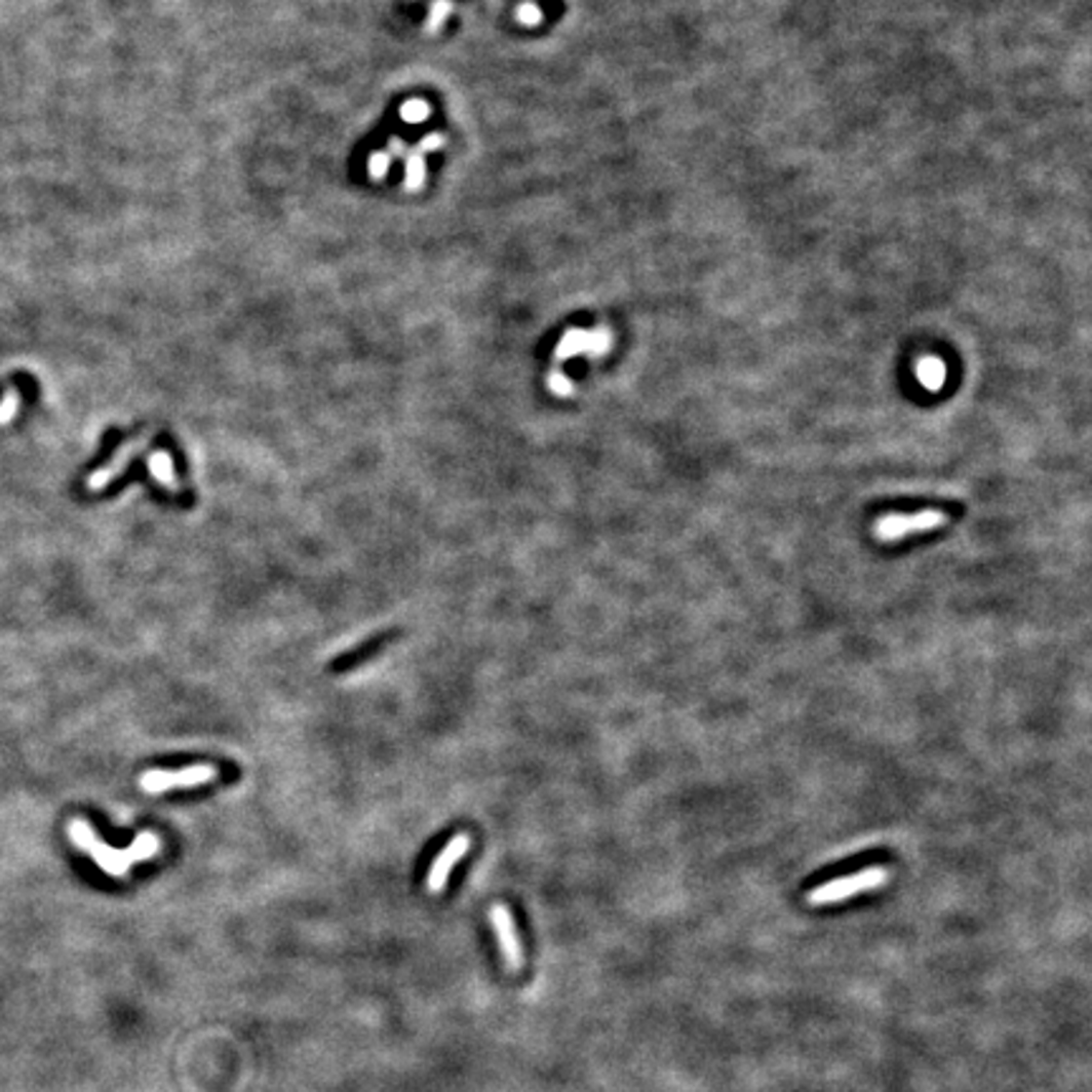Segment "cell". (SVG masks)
I'll list each match as a JSON object with an SVG mask.
<instances>
[{
  "mask_svg": "<svg viewBox=\"0 0 1092 1092\" xmlns=\"http://www.w3.org/2000/svg\"><path fill=\"white\" fill-rule=\"evenodd\" d=\"M400 114H402V119H405V122L418 124V122H423V119H428L430 107H428V102H423V100H410V102L402 104Z\"/></svg>",
  "mask_w": 1092,
  "mask_h": 1092,
  "instance_id": "8fae6325",
  "label": "cell"
},
{
  "mask_svg": "<svg viewBox=\"0 0 1092 1092\" xmlns=\"http://www.w3.org/2000/svg\"><path fill=\"white\" fill-rule=\"evenodd\" d=\"M86 853L94 857V862L104 872H109V875L114 878H127L129 867H132L134 862L152 860V857L160 853V837L152 832H142L136 834L134 843L124 850L109 848L107 843H100V837H96Z\"/></svg>",
  "mask_w": 1092,
  "mask_h": 1092,
  "instance_id": "6da1fadb",
  "label": "cell"
},
{
  "mask_svg": "<svg viewBox=\"0 0 1092 1092\" xmlns=\"http://www.w3.org/2000/svg\"><path fill=\"white\" fill-rule=\"evenodd\" d=\"M443 145H445V136L435 132V134L423 136V140H420V145H418V150H415V152H418V155H428V152L440 150V147H443Z\"/></svg>",
  "mask_w": 1092,
  "mask_h": 1092,
  "instance_id": "2e32d148",
  "label": "cell"
},
{
  "mask_svg": "<svg viewBox=\"0 0 1092 1092\" xmlns=\"http://www.w3.org/2000/svg\"><path fill=\"white\" fill-rule=\"evenodd\" d=\"M147 468H150L152 478H155L162 489H167L170 494H178L180 483H178V476H174V463H172L170 453L155 451L150 458H147Z\"/></svg>",
  "mask_w": 1092,
  "mask_h": 1092,
  "instance_id": "ba28073f",
  "label": "cell"
},
{
  "mask_svg": "<svg viewBox=\"0 0 1092 1092\" xmlns=\"http://www.w3.org/2000/svg\"><path fill=\"white\" fill-rule=\"evenodd\" d=\"M943 375H946V369H943V364L938 362V359H926V362L919 367V377L921 382L926 387H933V390H938L943 382Z\"/></svg>",
  "mask_w": 1092,
  "mask_h": 1092,
  "instance_id": "30bf717a",
  "label": "cell"
},
{
  "mask_svg": "<svg viewBox=\"0 0 1092 1092\" xmlns=\"http://www.w3.org/2000/svg\"><path fill=\"white\" fill-rule=\"evenodd\" d=\"M468 850H471V837H468L466 832H458L456 837H453L451 843H447L445 848L440 850V855L435 857L433 865H430V872H428V890H430V893L438 895L440 890L447 886V878H451L453 867H456L458 862H461L463 857L468 855Z\"/></svg>",
  "mask_w": 1092,
  "mask_h": 1092,
  "instance_id": "5b68a950",
  "label": "cell"
},
{
  "mask_svg": "<svg viewBox=\"0 0 1092 1092\" xmlns=\"http://www.w3.org/2000/svg\"><path fill=\"white\" fill-rule=\"evenodd\" d=\"M451 8H453L451 0H435L433 10H430V24H428V31H430V34H435V31H438L440 26H443L445 15L451 13Z\"/></svg>",
  "mask_w": 1092,
  "mask_h": 1092,
  "instance_id": "5bb4252c",
  "label": "cell"
},
{
  "mask_svg": "<svg viewBox=\"0 0 1092 1092\" xmlns=\"http://www.w3.org/2000/svg\"><path fill=\"white\" fill-rule=\"evenodd\" d=\"M18 407H21V395L15 390H8L5 392V397L0 400V425L10 423V420L18 415Z\"/></svg>",
  "mask_w": 1092,
  "mask_h": 1092,
  "instance_id": "7c38bea8",
  "label": "cell"
},
{
  "mask_svg": "<svg viewBox=\"0 0 1092 1092\" xmlns=\"http://www.w3.org/2000/svg\"><path fill=\"white\" fill-rule=\"evenodd\" d=\"M549 390L554 392V395L567 397V395H572V392H575V387H572V382L567 380V377L561 375L559 369H554V373L549 375Z\"/></svg>",
  "mask_w": 1092,
  "mask_h": 1092,
  "instance_id": "9a60e30c",
  "label": "cell"
},
{
  "mask_svg": "<svg viewBox=\"0 0 1092 1092\" xmlns=\"http://www.w3.org/2000/svg\"><path fill=\"white\" fill-rule=\"evenodd\" d=\"M890 883V870L883 865L865 867V870L855 872V875L837 878V881H829L824 886H817L815 890L807 893V903L810 905H832L843 903V900L855 898L860 893H870Z\"/></svg>",
  "mask_w": 1092,
  "mask_h": 1092,
  "instance_id": "7a4b0ae2",
  "label": "cell"
},
{
  "mask_svg": "<svg viewBox=\"0 0 1092 1092\" xmlns=\"http://www.w3.org/2000/svg\"><path fill=\"white\" fill-rule=\"evenodd\" d=\"M518 18H521V24H537L539 10L534 5H523V8H518Z\"/></svg>",
  "mask_w": 1092,
  "mask_h": 1092,
  "instance_id": "e0dca14e",
  "label": "cell"
},
{
  "mask_svg": "<svg viewBox=\"0 0 1092 1092\" xmlns=\"http://www.w3.org/2000/svg\"><path fill=\"white\" fill-rule=\"evenodd\" d=\"M425 183V162H423V155H418V152H407V162H405V190H410V193H418L420 188H423Z\"/></svg>",
  "mask_w": 1092,
  "mask_h": 1092,
  "instance_id": "9c48e42d",
  "label": "cell"
},
{
  "mask_svg": "<svg viewBox=\"0 0 1092 1092\" xmlns=\"http://www.w3.org/2000/svg\"><path fill=\"white\" fill-rule=\"evenodd\" d=\"M948 523V513L941 509H923L915 513H888L881 516L872 526V537L883 544L900 542V539L915 537V534H928L943 529Z\"/></svg>",
  "mask_w": 1092,
  "mask_h": 1092,
  "instance_id": "3957f363",
  "label": "cell"
},
{
  "mask_svg": "<svg viewBox=\"0 0 1092 1092\" xmlns=\"http://www.w3.org/2000/svg\"><path fill=\"white\" fill-rule=\"evenodd\" d=\"M390 162H392V157L387 155V152H375V155L369 157V165H367L369 178H375V180L385 178V174L390 172Z\"/></svg>",
  "mask_w": 1092,
  "mask_h": 1092,
  "instance_id": "4fadbf2b",
  "label": "cell"
},
{
  "mask_svg": "<svg viewBox=\"0 0 1092 1092\" xmlns=\"http://www.w3.org/2000/svg\"><path fill=\"white\" fill-rule=\"evenodd\" d=\"M387 155H390V157L392 155H395V157H407V147L402 145L400 136H392V140H390V152H387Z\"/></svg>",
  "mask_w": 1092,
  "mask_h": 1092,
  "instance_id": "ac0fdd59",
  "label": "cell"
},
{
  "mask_svg": "<svg viewBox=\"0 0 1092 1092\" xmlns=\"http://www.w3.org/2000/svg\"><path fill=\"white\" fill-rule=\"evenodd\" d=\"M218 779V769L212 764H193L180 772H165V769H150L140 777V789L147 794H162V791L178 789V786H203L212 784Z\"/></svg>",
  "mask_w": 1092,
  "mask_h": 1092,
  "instance_id": "277c9868",
  "label": "cell"
},
{
  "mask_svg": "<svg viewBox=\"0 0 1092 1092\" xmlns=\"http://www.w3.org/2000/svg\"><path fill=\"white\" fill-rule=\"evenodd\" d=\"M491 923H494V931H496V938H499L504 961L509 964L511 971H518L523 964V953H521V943H518L516 923H513L511 919V910L506 908V905L496 903L494 908H491Z\"/></svg>",
  "mask_w": 1092,
  "mask_h": 1092,
  "instance_id": "8992f818",
  "label": "cell"
},
{
  "mask_svg": "<svg viewBox=\"0 0 1092 1092\" xmlns=\"http://www.w3.org/2000/svg\"><path fill=\"white\" fill-rule=\"evenodd\" d=\"M147 443H150V435H140V438L129 440V443H124L122 447H119L117 456H114L112 461L107 463V466H102L100 471L91 473L89 480H86L89 491H104L109 483H112V480H117L119 476H122L124 468H127V463L132 461L136 453L145 451Z\"/></svg>",
  "mask_w": 1092,
  "mask_h": 1092,
  "instance_id": "52a82bcc",
  "label": "cell"
}]
</instances>
